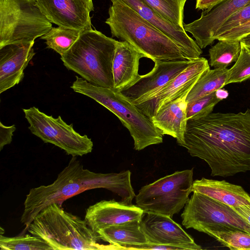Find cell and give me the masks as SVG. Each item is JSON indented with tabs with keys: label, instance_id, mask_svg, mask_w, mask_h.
I'll use <instances>...</instances> for the list:
<instances>
[{
	"label": "cell",
	"instance_id": "obj_11",
	"mask_svg": "<svg viewBox=\"0 0 250 250\" xmlns=\"http://www.w3.org/2000/svg\"><path fill=\"white\" fill-rule=\"evenodd\" d=\"M208 68L209 65L206 59L203 57L195 59L167 84L133 103L151 119L163 105L192 88L201 74Z\"/></svg>",
	"mask_w": 250,
	"mask_h": 250
},
{
	"label": "cell",
	"instance_id": "obj_5",
	"mask_svg": "<svg viewBox=\"0 0 250 250\" xmlns=\"http://www.w3.org/2000/svg\"><path fill=\"white\" fill-rule=\"evenodd\" d=\"M117 41L93 29L81 32L61 59L92 84L113 89V62Z\"/></svg>",
	"mask_w": 250,
	"mask_h": 250
},
{
	"label": "cell",
	"instance_id": "obj_8",
	"mask_svg": "<svg viewBox=\"0 0 250 250\" xmlns=\"http://www.w3.org/2000/svg\"><path fill=\"white\" fill-rule=\"evenodd\" d=\"M193 174V168L177 171L143 187L135 196L136 205L144 213L172 218L189 199Z\"/></svg>",
	"mask_w": 250,
	"mask_h": 250
},
{
	"label": "cell",
	"instance_id": "obj_19",
	"mask_svg": "<svg viewBox=\"0 0 250 250\" xmlns=\"http://www.w3.org/2000/svg\"><path fill=\"white\" fill-rule=\"evenodd\" d=\"M190 88L174 99L163 105L151 118L155 126L162 134L175 138L177 144L183 146L187 124L186 101Z\"/></svg>",
	"mask_w": 250,
	"mask_h": 250
},
{
	"label": "cell",
	"instance_id": "obj_31",
	"mask_svg": "<svg viewBox=\"0 0 250 250\" xmlns=\"http://www.w3.org/2000/svg\"><path fill=\"white\" fill-rule=\"evenodd\" d=\"M250 21V3L229 16L223 23L214 35V38Z\"/></svg>",
	"mask_w": 250,
	"mask_h": 250
},
{
	"label": "cell",
	"instance_id": "obj_27",
	"mask_svg": "<svg viewBox=\"0 0 250 250\" xmlns=\"http://www.w3.org/2000/svg\"><path fill=\"white\" fill-rule=\"evenodd\" d=\"M228 95L227 91L220 89L208 95L188 103V120L199 119L212 113L215 105L226 98Z\"/></svg>",
	"mask_w": 250,
	"mask_h": 250
},
{
	"label": "cell",
	"instance_id": "obj_32",
	"mask_svg": "<svg viewBox=\"0 0 250 250\" xmlns=\"http://www.w3.org/2000/svg\"><path fill=\"white\" fill-rule=\"evenodd\" d=\"M249 33H250V21L216 36L214 38V40H240L243 37Z\"/></svg>",
	"mask_w": 250,
	"mask_h": 250
},
{
	"label": "cell",
	"instance_id": "obj_12",
	"mask_svg": "<svg viewBox=\"0 0 250 250\" xmlns=\"http://www.w3.org/2000/svg\"><path fill=\"white\" fill-rule=\"evenodd\" d=\"M193 60H157L149 73L140 75L121 92L133 103L158 90L171 81L193 61Z\"/></svg>",
	"mask_w": 250,
	"mask_h": 250
},
{
	"label": "cell",
	"instance_id": "obj_36",
	"mask_svg": "<svg viewBox=\"0 0 250 250\" xmlns=\"http://www.w3.org/2000/svg\"><path fill=\"white\" fill-rule=\"evenodd\" d=\"M232 208L250 225V206Z\"/></svg>",
	"mask_w": 250,
	"mask_h": 250
},
{
	"label": "cell",
	"instance_id": "obj_21",
	"mask_svg": "<svg viewBox=\"0 0 250 250\" xmlns=\"http://www.w3.org/2000/svg\"><path fill=\"white\" fill-rule=\"evenodd\" d=\"M192 192H197L232 207L250 206V195L240 186L202 178L193 182Z\"/></svg>",
	"mask_w": 250,
	"mask_h": 250
},
{
	"label": "cell",
	"instance_id": "obj_17",
	"mask_svg": "<svg viewBox=\"0 0 250 250\" xmlns=\"http://www.w3.org/2000/svg\"><path fill=\"white\" fill-rule=\"evenodd\" d=\"M120 0L174 42L180 48L185 59L193 60L200 57L202 53L201 48L184 29L178 28L164 19L143 0Z\"/></svg>",
	"mask_w": 250,
	"mask_h": 250
},
{
	"label": "cell",
	"instance_id": "obj_18",
	"mask_svg": "<svg viewBox=\"0 0 250 250\" xmlns=\"http://www.w3.org/2000/svg\"><path fill=\"white\" fill-rule=\"evenodd\" d=\"M35 42L13 43L0 48V93L19 84L24 70L35 55Z\"/></svg>",
	"mask_w": 250,
	"mask_h": 250
},
{
	"label": "cell",
	"instance_id": "obj_22",
	"mask_svg": "<svg viewBox=\"0 0 250 250\" xmlns=\"http://www.w3.org/2000/svg\"><path fill=\"white\" fill-rule=\"evenodd\" d=\"M141 220L110 226L100 230L97 233L101 240L118 246L119 250H126L131 245L147 243L141 228Z\"/></svg>",
	"mask_w": 250,
	"mask_h": 250
},
{
	"label": "cell",
	"instance_id": "obj_9",
	"mask_svg": "<svg viewBox=\"0 0 250 250\" xmlns=\"http://www.w3.org/2000/svg\"><path fill=\"white\" fill-rule=\"evenodd\" d=\"M181 217L186 228L206 234L236 230L250 234V225L231 207L197 192H193Z\"/></svg>",
	"mask_w": 250,
	"mask_h": 250
},
{
	"label": "cell",
	"instance_id": "obj_13",
	"mask_svg": "<svg viewBox=\"0 0 250 250\" xmlns=\"http://www.w3.org/2000/svg\"><path fill=\"white\" fill-rule=\"evenodd\" d=\"M250 3V0H225L203 11L200 18L184 24V28L193 36L201 49L205 48L213 42L214 35L225 21Z\"/></svg>",
	"mask_w": 250,
	"mask_h": 250
},
{
	"label": "cell",
	"instance_id": "obj_23",
	"mask_svg": "<svg viewBox=\"0 0 250 250\" xmlns=\"http://www.w3.org/2000/svg\"><path fill=\"white\" fill-rule=\"evenodd\" d=\"M228 69L219 68L206 70L188 93V103L208 95L225 85Z\"/></svg>",
	"mask_w": 250,
	"mask_h": 250
},
{
	"label": "cell",
	"instance_id": "obj_38",
	"mask_svg": "<svg viewBox=\"0 0 250 250\" xmlns=\"http://www.w3.org/2000/svg\"><path fill=\"white\" fill-rule=\"evenodd\" d=\"M81 0L91 12L94 10V6L92 0Z\"/></svg>",
	"mask_w": 250,
	"mask_h": 250
},
{
	"label": "cell",
	"instance_id": "obj_30",
	"mask_svg": "<svg viewBox=\"0 0 250 250\" xmlns=\"http://www.w3.org/2000/svg\"><path fill=\"white\" fill-rule=\"evenodd\" d=\"M241 45L238 60L228 70L225 85L250 79V53L244 45L241 43Z\"/></svg>",
	"mask_w": 250,
	"mask_h": 250
},
{
	"label": "cell",
	"instance_id": "obj_4",
	"mask_svg": "<svg viewBox=\"0 0 250 250\" xmlns=\"http://www.w3.org/2000/svg\"><path fill=\"white\" fill-rule=\"evenodd\" d=\"M58 204L44 208L34 218L27 230L45 241L53 250H118V247L98 243L99 235L85 219L63 210Z\"/></svg>",
	"mask_w": 250,
	"mask_h": 250
},
{
	"label": "cell",
	"instance_id": "obj_1",
	"mask_svg": "<svg viewBox=\"0 0 250 250\" xmlns=\"http://www.w3.org/2000/svg\"><path fill=\"white\" fill-rule=\"evenodd\" d=\"M183 147L208 164L212 176L227 177L250 171V109L188 120Z\"/></svg>",
	"mask_w": 250,
	"mask_h": 250
},
{
	"label": "cell",
	"instance_id": "obj_39",
	"mask_svg": "<svg viewBox=\"0 0 250 250\" xmlns=\"http://www.w3.org/2000/svg\"><path fill=\"white\" fill-rule=\"evenodd\" d=\"M244 45V44H243ZM245 47H246V48L247 49V50H248V51L249 52V53H250V46H245Z\"/></svg>",
	"mask_w": 250,
	"mask_h": 250
},
{
	"label": "cell",
	"instance_id": "obj_29",
	"mask_svg": "<svg viewBox=\"0 0 250 250\" xmlns=\"http://www.w3.org/2000/svg\"><path fill=\"white\" fill-rule=\"evenodd\" d=\"M207 234L231 250H250V234L244 231H210Z\"/></svg>",
	"mask_w": 250,
	"mask_h": 250
},
{
	"label": "cell",
	"instance_id": "obj_14",
	"mask_svg": "<svg viewBox=\"0 0 250 250\" xmlns=\"http://www.w3.org/2000/svg\"><path fill=\"white\" fill-rule=\"evenodd\" d=\"M145 213L141 221V228L147 243L182 246L188 250L202 249L172 218L159 214Z\"/></svg>",
	"mask_w": 250,
	"mask_h": 250
},
{
	"label": "cell",
	"instance_id": "obj_6",
	"mask_svg": "<svg viewBox=\"0 0 250 250\" xmlns=\"http://www.w3.org/2000/svg\"><path fill=\"white\" fill-rule=\"evenodd\" d=\"M71 88L74 92L93 99L115 115L128 130L135 150L163 143V135L151 119L121 92L92 84L78 76Z\"/></svg>",
	"mask_w": 250,
	"mask_h": 250
},
{
	"label": "cell",
	"instance_id": "obj_26",
	"mask_svg": "<svg viewBox=\"0 0 250 250\" xmlns=\"http://www.w3.org/2000/svg\"><path fill=\"white\" fill-rule=\"evenodd\" d=\"M164 19L184 28V7L187 0H143Z\"/></svg>",
	"mask_w": 250,
	"mask_h": 250
},
{
	"label": "cell",
	"instance_id": "obj_15",
	"mask_svg": "<svg viewBox=\"0 0 250 250\" xmlns=\"http://www.w3.org/2000/svg\"><path fill=\"white\" fill-rule=\"evenodd\" d=\"M42 13L59 26L83 32L92 29L90 11L80 0H37Z\"/></svg>",
	"mask_w": 250,
	"mask_h": 250
},
{
	"label": "cell",
	"instance_id": "obj_24",
	"mask_svg": "<svg viewBox=\"0 0 250 250\" xmlns=\"http://www.w3.org/2000/svg\"><path fill=\"white\" fill-rule=\"evenodd\" d=\"M241 48L239 40H219L209 49V65L214 68H227L237 61Z\"/></svg>",
	"mask_w": 250,
	"mask_h": 250
},
{
	"label": "cell",
	"instance_id": "obj_33",
	"mask_svg": "<svg viewBox=\"0 0 250 250\" xmlns=\"http://www.w3.org/2000/svg\"><path fill=\"white\" fill-rule=\"evenodd\" d=\"M126 250H186L188 249L184 246L156 244L146 243L141 245H135L129 246Z\"/></svg>",
	"mask_w": 250,
	"mask_h": 250
},
{
	"label": "cell",
	"instance_id": "obj_2",
	"mask_svg": "<svg viewBox=\"0 0 250 250\" xmlns=\"http://www.w3.org/2000/svg\"><path fill=\"white\" fill-rule=\"evenodd\" d=\"M131 174L128 170L119 173L93 172L84 168L76 156H72L53 183L32 188L26 195L21 218L24 231L45 207L54 203L62 206L65 200L88 190L105 188L120 196L121 202L132 204L136 195L131 184Z\"/></svg>",
	"mask_w": 250,
	"mask_h": 250
},
{
	"label": "cell",
	"instance_id": "obj_7",
	"mask_svg": "<svg viewBox=\"0 0 250 250\" xmlns=\"http://www.w3.org/2000/svg\"><path fill=\"white\" fill-rule=\"evenodd\" d=\"M51 28L37 0H0V48L35 42Z\"/></svg>",
	"mask_w": 250,
	"mask_h": 250
},
{
	"label": "cell",
	"instance_id": "obj_37",
	"mask_svg": "<svg viewBox=\"0 0 250 250\" xmlns=\"http://www.w3.org/2000/svg\"><path fill=\"white\" fill-rule=\"evenodd\" d=\"M239 41L245 46H250V33L243 37Z\"/></svg>",
	"mask_w": 250,
	"mask_h": 250
},
{
	"label": "cell",
	"instance_id": "obj_16",
	"mask_svg": "<svg viewBox=\"0 0 250 250\" xmlns=\"http://www.w3.org/2000/svg\"><path fill=\"white\" fill-rule=\"evenodd\" d=\"M144 211L136 205L114 200H102L90 206L84 217L88 226L95 232L112 225L134 220H141Z\"/></svg>",
	"mask_w": 250,
	"mask_h": 250
},
{
	"label": "cell",
	"instance_id": "obj_3",
	"mask_svg": "<svg viewBox=\"0 0 250 250\" xmlns=\"http://www.w3.org/2000/svg\"><path fill=\"white\" fill-rule=\"evenodd\" d=\"M110 1L105 22L112 37L128 42L153 62L185 59L179 47L161 31L120 0Z\"/></svg>",
	"mask_w": 250,
	"mask_h": 250
},
{
	"label": "cell",
	"instance_id": "obj_35",
	"mask_svg": "<svg viewBox=\"0 0 250 250\" xmlns=\"http://www.w3.org/2000/svg\"><path fill=\"white\" fill-rule=\"evenodd\" d=\"M225 0H196L195 8L199 10L207 11Z\"/></svg>",
	"mask_w": 250,
	"mask_h": 250
},
{
	"label": "cell",
	"instance_id": "obj_25",
	"mask_svg": "<svg viewBox=\"0 0 250 250\" xmlns=\"http://www.w3.org/2000/svg\"><path fill=\"white\" fill-rule=\"evenodd\" d=\"M81 32L62 26L52 27L41 39L45 41L47 47L59 53H65L78 39Z\"/></svg>",
	"mask_w": 250,
	"mask_h": 250
},
{
	"label": "cell",
	"instance_id": "obj_20",
	"mask_svg": "<svg viewBox=\"0 0 250 250\" xmlns=\"http://www.w3.org/2000/svg\"><path fill=\"white\" fill-rule=\"evenodd\" d=\"M145 55L126 41H118L113 62V90L121 92L140 77V60Z\"/></svg>",
	"mask_w": 250,
	"mask_h": 250
},
{
	"label": "cell",
	"instance_id": "obj_28",
	"mask_svg": "<svg viewBox=\"0 0 250 250\" xmlns=\"http://www.w3.org/2000/svg\"><path fill=\"white\" fill-rule=\"evenodd\" d=\"M0 249L1 250H51L45 241L33 235H19L14 237L0 236Z\"/></svg>",
	"mask_w": 250,
	"mask_h": 250
},
{
	"label": "cell",
	"instance_id": "obj_34",
	"mask_svg": "<svg viewBox=\"0 0 250 250\" xmlns=\"http://www.w3.org/2000/svg\"><path fill=\"white\" fill-rule=\"evenodd\" d=\"M16 128L15 125L11 126H6L0 122V150L1 151L4 146L10 144L12 141L13 132Z\"/></svg>",
	"mask_w": 250,
	"mask_h": 250
},
{
	"label": "cell",
	"instance_id": "obj_10",
	"mask_svg": "<svg viewBox=\"0 0 250 250\" xmlns=\"http://www.w3.org/2000/svg\"><path fill=\"white\" fill-rule=\"evenodd\" d=\"M31 133L44 143L52 144L72 156H82L91 152L93 143L86 135H82L60 116L54 118L32 107L23 109Z\"/></svg>",
	"mask_w": 250,
	"mask_h": 250
}]
</instances>
